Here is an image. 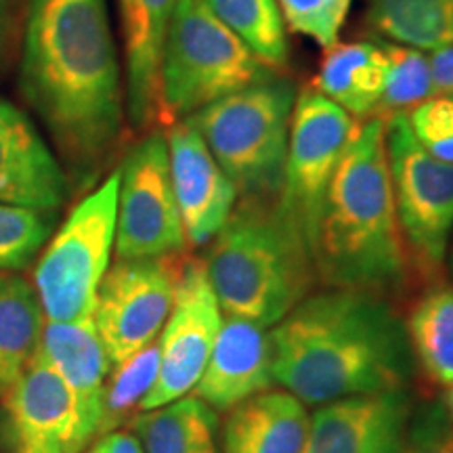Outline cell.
Segmentation results:
<instances>
[{
    "mask_svg": "<svg viewBox=\"0 0 453 453\" xmlns=\"http://www.w3.org/2000/svg\"><path fill=\"white\" fill-rule=\"evenodd\" d=\"M19 90L78 179L122 145L127 88L107 0H27Z\"/></svg>",
    "mask_w": 453,
    "mask_h": 453,
    "instance_id": "1",
    "label": "cell"
},
{
    "mask_svg": "<svg viewBox=\"0 0 453 453\" xmlns=\"http://www.w3.org/2000/svg\"><path fill=\"white\" fill-rule=\"evenodd\" d=\"M269 344L275 384L304 405L407 390L416 370L388 296L353 288L309 294L271 327Z\"/></svg>",
    "mask_w": 453,
    "mask_h": 453,
    "instance_id": "2",
    "label": "cell"
},
{
    "mask_svg": "<svg viewBox=\"0 0 453 453\" xmlns=\"http://www.w3.org/2000/svg\"><path fill=\"white\" fill-rule=\"evenodd\" d=\"M317 280L390 296L411 267L390 180L384 118L357 120L327 189L315 246Z\"/></svg>",
    "mask_w": 453,
    "mask_h": 453,
    "instance_id": "3",
    "label": "cell"
},
{
    "mask_svg": "<svg viewBox=\"0 0 453 453\" xmlns=\"http://www.w3.org/2000/svg\"><path fill=\"white\" fill-rule=\"evenodd\" d=\"M208 280L225 315L271 330L313 294L315 258L275 200H237L208 243Z\"/></svg>",
    "mask_w": 453,
    "mask_h": 453,
    "instance_id": "4",
    "label": "cell"
},
{
    "mask_svg": "<svg viewBox=\"0 0 453 453\" xmlns=\"http://www.w3.org/2000/svg\"><path fill=\"white\" fill-rule=\"evenodd\" d=\"M296 97V82L280 73L185 118L234 183L237 200L280 196Z\"/></svg>",
    "mask_w": 453,
    "mask_h": 453,
    "instance_id": "5",
    "label": "cell"
},
{
    "mask_svg": "<svg viewBox=\"0 0 453 453\" xmlns=\"http://www.w3.org/2000/svg\"><path fill=\"white\" fill-rule=\"evenodd\" d=\"M280 73L286 72L254 55L202 0H179L162 53V128Z\"/></svg>",
    "mask_w": 453,
    "mask_h": 453,
    "instance_id": "6",
    "label": "cell"
},
{
    "mask_svg": "<svg viewBox=\"0 0 453 453\" xmlns=\"http://www.w3.org/2000/svg\"><path fill=\"white\" fill-rule=\"evenodd\" d=\"M118 187L120 173L113 170L76 203L38 260L34 290L49 321L93 319L116 243Z\"/></svg>",
    "mask_w": 453,
    "mask_h": 453,
    "instance_id": "7",
    "label": "cell"
},
{
    "mask_svg": "<svg viewBox=\"0 0 453 453\" xmlns=\"http://www.w3.org/2000/svg\"><path fill=\"white\" fill-rule=\"evenodd\" d=\"M393 196L411 275L437 283L453 235V164H447L413 137L405 113L384 118Z\"/></svg>",
    "mask_w": 453,
    "mask_h": 453,
    "instance_id": "8",
    "label": "cell"
},
{
    "mask_svg": "<svg viewBox=\"0 0 453 453\" xmlns=\"http://www.w3.org/2000/svg\"><path fill=\"white\" fill-rule=\"evenodd\" d=\"M355 122L313 87L298 90L277 206L307 242L313 258L327 189Z\"/></svg>",
    "mask_w": 453,
    "mask_h": 453,
    "instance_id": "9",
    "label": "cell"
},
{
    "mask_svg": "<svg viewBox=\"0 0 453 453\" xmlns=\"http://www.w3.org/2000/svg\"><path fill=\"white\" fill-rule=\"evenodd\" d=\"M118 173L116 260L183 254L187 240L174 197L164 128L147 130L130 145Z\"/></svg>",
    "mask_w": 453,
    "mask_h": 453,
    "instance_id": "10",
    "label": "cell"
},
{
    "mask_svg": "<svg viewBox=\"0 0 453 453\" xmlns=\"http://www.w3.org/2000/svg\"><path fill=\"white\" fill-rule=\"evenodd\" d=\"M183 254L116 260L99 286L95 327L111 367L160 336L174 303Z\"/></svg>",
    "mask_w": 453,
    "mask_h": 453,
    "instance_id": "11",
    "label": "cell"
},
{
    "mask_svg": "<svg viewBox=\"0 0 453 453\" xmlns=\"http://www.w3.org/2000/svg\"><path fill=\"white\" fill-rule=\"evenodd\" d=\"M220 326L223 309L208 280L206 265L202 258L183 254L173 311L157 336V378L141 403V410H157L194 390L211 359Z\"/></svg>",
    "mask_w": 453,
    "mask_h": 453,
    "instance_id": "12",
    "label": "cell"
},
{
    "mask_svg": "<svg viewBox=\"0 0 453 453\" xmlns=\"http://www.w3.org/2000/svg\"><path fill=\"white\" fill-rule=\"evenodd\" d=\"M413 413L407 390L355 395L319 405L303 453H403Z\"/></svg>",
    "mask_w": 453,
    "mask_h": 453,
    "instance_id": "13",
    "label": "cell"
},
{
    "mask_svg": "<svg viewBox=\"0 0 453 453\" xmlns=\"http://www.w3.org/2000/svg\"><path fill=\"white\" fill-rule=\"evenodd\" d=\"M164 134L187 246H206L234 212L237 191L189 122H173Z\"/></svg>",
    "mask_w": 453,
    "mask_h": 453,
    "instance_id": "14",
    "label": "cell"
},
{
    "mask_svg": "<svg viewBox=\"0 0 453 453\" xmlns=\"http://www.w3.org/2000/svg\"><path fill=\"white\" fill-rule=\"evenodd\" d=\"M17 445H47L59 453H82L90 441L76 396L41 353L4 395Z\"/></svg>",
    "mask_w": 453,
    "mask_h": 453,
    "instance_id": "15",
    "label": "cell"
},
{
    "mask_svg": "<svg viewBox=\"0 0 453 453\" xmlns=\"http://www.w3.org/2000/svg\"><path fill=\"white\" fill-rule=\"evenodd\" d=\"M177 3L179 0H118L127 73V118L130 127L141 133L162 128V53Z\"/></svg>",
    "mask_w": 453,
    "mask_h": 453,
    "instance_id": "16",
    "label": "cell"
},
{
    "mask_svg": "<svg viewBox=\"0 0 453 453\" xmlns=\"http://www.w3.org/2000/svg\"><path fill=\"white\" fill-rule=\"evenodd\" d=\"M67 197V174L34 122L0 99V203L55 212Z\"/></svg>",
    "mask_w": 453,
    "mask_h": 453,
    "instance_id": "17",
    "label": "cell"
},
{
    "mask_svg": "<svg viewBox=\"0 0 453 453\" xmlns=\"http://www.w3.org/2000/svg\"><path fill=\"white\" fill-rule=\"evenodd\" d=\"M273 384L267 327L225 315L211 359L194 387L197 399L214 411H229Z\"/></svg>",
    "mask_w": 453,
    "mask_h": 453,
    "instance_id": "18",
    "label": "cell"
},
{
    "mask_svg": "<svg viewBox=\"0 0 453 453\" xmlns=\"http://www.w3.org/2000/svg\"><path fill=\"white\" fill-rule=\"evenodd\" d=\"M38 353L72 388L88 437H99L105 378L111 372V364L95 327V319L78 324L49 321L44 324Z\"/></svg>",
    "mask_w": 453,
    "mask_h": 453,
    "instance_id": "19",
    "label": "cell"
},
{
    "mask_svg": "<svg viewBox=\"0 0 453 453\" xmlns=\"http://www.w3.org/2000/svg\"><path fill=\"white\" fill-rule=\"evenodd\" d=\"M311 416L288 390H265L226 411L220 453H303Z\"/></svg>",
    "mask_w": 453,
    "mask_h": 453,
    "instance_id": "20",
    "label": "cell"
},
{
    "mask_svg": "<svg viewBox=\"0 0 453 453\" xmlns=\"http://www.w3.org/2000/svg\"><path fill=\"white\" fill-rule=\"evenodd\" d=\"M384 82L387 53L382 42L355 41L338 42L326 50L311 87L342 107L350 118L365 120L378 113Z\"/></svg>",
    "mask_w": 453,
    "mask_h": 453,
    "instance_id": "21",
    "label": "cell"
},
{
    "mask_svg": "<svg viewBox=\"0 0 453 453\" xmlns=\"http://www.w3.org/2000/svg\"><path fill=\"white\" fill-rule=\"evenodd\" d=\"M130 426L143 453H220L219 411L196 395L134 416Z\"/></svg>",
    "mask_w": 453,
    "mask_h": 453,
    "instance_id": "22",
    "label": "cell"
},
{
    "mask_svg": "<svg viewBox=\"0 0 453 453\" xmlns=\"http://www.w3.org/2000/svg\"><path fill=\"white\" fill-rule=\"evenodd\" d=\"M405 332L418 370L428 382L447 388L453 382V283H430L405 319Z\"/></svg>",
    "mask_w": 453,
    "mask_h": 453,
    "instance_id": "23",
    "label": "cell"
},
{
    "mask_svg": "<svg viewBox=\"0 0 453 453\" xmlns=\"http://www.w3.org/2000/svg\"><path fill=\"white\" fill-rule=\"evenodd\" d=\"M44 313L24 277L0 275V396L24 373L41 349Z\"/></svg>",
    "mask_w": 453,
    "mask_h": 453,
    "instance_id": "24",
    "label": "cell"
},
{
    "mask_svg": "<svg viewBox=\"0 0 453 453\" xmlns=\"http://www.w3.org/2000/svg\"><path fill=\"white\" fill-rule=\"evenodd\" d=\"M365 21L393 44L430 53L453 44V0H367Z\"/></svg>",
    "mask_w": 453,
    "mask_h": 453,
    "instance_id": "25",
    "label": "cell"
},
{
    "mask_svg": "<svg viewBox=\"0 0 453 453\" xmlns=\"http://www.w3.org/2000/svg\"><path fill=\"white\" fill-rule=\"evenodd\" d=\"M202 3L265 64L286 72L290 44L277 0H202Z\"/></svg>",
    "mask_w": 453,
    "mask_h": 453,
    "instance_id": "26",
    "label": "cell"
},
{
    "mask_svg": "<svg viewBox=\"0 0 453 453\" xmlns=\"http://www.w3.org/2000/svg\"><path fill=\"white\" fill-rule=\"evenodd\" d=\"M157 367H160L157 340L124 364L113 367L111 380L104 388V418H101L99 437L133 420L134 411L141 410V403L154 387Z\"/></svg>",
    "mask_w": 453,
    "mask_h": 453,
    "instance_id": "27",
    "label": "cell"
},
{
    "mask_svg": "<svg viewBox=\"0 0 453 453\" xmlns=\"http://www.w3.org/2000/svg\"><path fill=\"white\" fill-rule=\"evenodd\" d=\"M387 53V82L376 116L390 118L407 113L418 104L437 95L430 61L424 50L380 41Z\"/></svg>",
    "mask_w": 453,
    "mask_h": 453,
    "instance_id": "28",
    "label": "cell"
},
{
    "mask_svg": "<svg viewBox=\"0 0 453 453\" xmlns=\"http://www.w3.org/2000/svg\"><path fill=\"white\" fill-rule=\"evenodd\" d=\"M55 229V212L0 203V269H24Z\"/></svg>",
    "mask_w": 453,
    "mask_h": 453,
    "instance_id": "29",
    "label": "cell"
},
{
    "mask_svg": "<svg viewBox=\"0 0 453 453\" xmlns=\"http://www.w3.org/2000/svg\"><path fill=\"white\" fill-rule=\"evenodd\" d=\"M355 0H277L283 24L324 50L338 44Z\"/></svg>",
    "mask_w": 453,
    "mask_h": 453,
    "instance_id": "30",
    "label": "cell"
},
{
    "mask_svg": "<svg viewBox=\"0 0 453 453\" xmlns=\"http://www.w3.org/2000/svg\"><path fill=\"white\" fill-rule=\"evenodd\" d=\"M413 137L428 154L453 164V95L439 93L405 113Z\"/></svg>",
    "mask_w": 453,
    "mask_h": 453,
    "instance_id": "31",
    "label": "cell"
},
{
    "mask_svg": "<svg viewBox=\"0 0 453 453\" xmlns=\"http://www.w3.org/2000/svg\"><path fill=\"white\" fill-rule=\"evenodd\" d=\"M403 453H453V422L443 403L411 413Z\"/></svg>",
    "mask_w": 453,
    "mask_h": 453,
    "instance_id": "32",
    "label": "cell"
},
{
    "mask_svg": "<svg viewBox=\"0 0 453 453\" xmlns=\"http://www.w3.org/2000/svg\"><path fill=\"white\" fill-rule=\"evenodd\" d=\"M430 61V73H433L434 88L439 93L453 95V44L451 47H443L433 50L428 57Z\"/></svg>",
    "mask_w": 453,
    "mask_h": 453,
    "instance_id": "33",
    "label": "cell"
},
{
    "mask_svg": "<svg viewBox=\"0 0 453 453\" xmlns=\"http://www.w3.org/2000/svg\"><path fill=\"white\" fill-rule=\"evenodd\" d=\"M87 453H143V449L133 433L111 430V433L101 434Z\"/></svg>",
    "mask_w": 453,
    "mask_h": 453,
    "instance_id": "34",
    "label": "cell"
},
{
    "mask_svg": "<svg viewBox=\"0 0 453 453\" xmlns=\"http://www.w3.org/2000/svg\"><path fill=\"white\" fill-rule=\"evenodd\" d=\"M11 26H13V9H11V0H0V61L7 53Z\"/></svg>",
    "mask_w": 453,
    "mask_h": 453,
    "instance_id": "35",
    "label": "cell"
},
{
    "mask_svg": "<svg viewBox=\"0 0 453 453\" xmlns=\"http://www.w3.org/2000/svg\"><path fill=\"white\" fill-rule=\"evenodd\" d=\"M17 453H59L47 445H17Z\"/></svg>",
    "mask_w": 453,
    "mask_h": 453,
    "instance_id": "36",
    "label": "cell"
},
{
    "mask_svg": "<svg viewBox=\"0 0 453 453\" xmlns=\"http://www.w3.org/2000/svg\"><path fill=\"white\" fill-rule=\"evenodd\" d=\"M443 407L449 413V418H453V382L447 387V393H445V401H443Z\"/></svg>",
    "mask_w": 453,
    "mask_h": 453,
    "instance_id": "37",
    "label": "cell"
},
{
    "mask_svg": "<svg viewBox=\"0 0 453 453\" xmlns=\"http://www.w3.org/2000/svg\"><path fill=\"white\" fill-rule=\"evenodd\" d=\"M447 258H449V269L453 273V235H451V243H449V254H447Z\"/></svg>",
    "mask_w": 453,
    "mask_h": 453,
    "instance_id": "38",
    "label": "cell"
},
{
    "mask_svg": "<svg viewBox=\"0 0 453 453\" xmlns=\"http://www.w3.org/2000/svg\"><path fill=\"white\" fill-rule=\"evenodd\" d=\"M451 422H453V418H451Z\"/></svg>",
    "mask_w": 453,
    "mask_h": 453,
    "instance_id": "39",
    "label": "cell"
}]
</instances>
